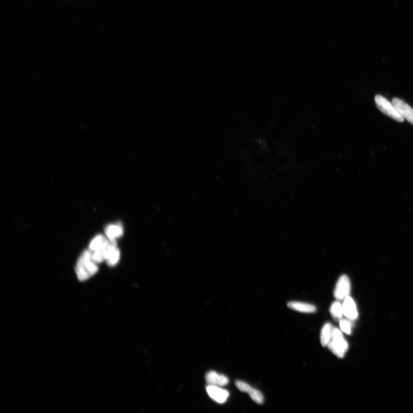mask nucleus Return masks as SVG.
Wrapping results in <instances>:
<instances>
[{
    "label": "nucleus",
    "instance_id": "nucleus-1",
    "mask_svg": "<svg viewBox=\"0 0 413 413\" xmlns=\"http://www.w3.org/2000/svg\"><path fill=\"white\" fill-rule=\"evenodd\" d=\"M98 271V264L92 259V252L87 250L79 258L75 267V272L79 281H85Z\"/></svg>",
    "mask_w": 413,
    "mask_h": 413
},
{
    "label": "nucleus",
    "instance_id": "nucleus-2",
    "mask_svg": "<svg viewBox=\"0 0 413 413\" xmlns=\"http://www.w3.org/2000/svg\"><path fill=\"white\" fill-rule=\"evenodd\" d=\"M328 346L329 350L338 358H343L346 354L348 348V343L339 329H333L332 339Z\"/></svg>",
    "mask_w": 413,
    "mask_h": 413
},
{
    "label": "nucleus",
    "instance_id": "nucleus-3",
    "mask_svg": "<svg viewBox=\"0 0 413 413\" xmlns=\"http://www.w3.org/2000/svg\"><path fill=\"white\" fill-rule=\"evenodd\" d=\"M375 102H376L378 109L385 115L394 120L398 121V122H403L404 120L398 111L395 106L386 98L380 96V95H377L375 97Z\"/></svg>",
    "mask_w": 413,
    "mask_h": 413
},
{
    "label": "nucleus",
    "instance_id": "nucleus-4",
    "mask_svg": "<svg viewBox=\"0 0 413 413\" xmlns=\"http://www.w3.org/2000/svg\"><path fill=\"white\" fill-rule=\"evenodd\" d=\"M351 290L350 279L346 275L341 276L336 283L334 296L338 300H343L349 296Z\"/></svg>",
    "mask_w": 413,
    "mask_h": 413
},
{
    "label": "nucleus",
    "instance_id": "nucleus-5",
    "mask_svg": "<svg viewBox=\"0 0 413 413\" xmlns=\"http://www.w3.org/2000/svg\"><path fill=\"white\" fill-rule=\"evenodd\" d=\"M237 388L242 392L249 394L252 400L258 404H263L264 401V397L263 394L259 390L251 387L247 383L237 381L236 382Z\"/></svg>",
    "mask_w": 413,
    "mask_h": 413
},
{
    "label": "nucleus",
    "instance_id": "nucleus-6",
    "mask_svg": "<svg viewBox=\"0 0 413 413\" xmlns=\"http://www.w3.org/2000/svg\"><path fill=\"white\" fill-rule=\"evenodd\" d=\"M392 103L395 106L404 120H406L413 126V109L398 98H393Z\"/></svg>",
    "mask_w": 413,
    "mask_h": 413
},
{
    "label": "nucleus",
    "instance_id": "nucleus-7",
    "mask_svg": "<svg viewBox=\"0 0 413 413\" xmlns=\"http://www.w3.org/2000/svg\"><path fill=\"white\" fill-rule=\"evenodd\" d=\"M206 390L208 396L219 404L225 403L229 397V393L227 390L221 389L217 386H208Z\"/></svg>",
    "mask_w": 413,
    "mask_h": 413
},
{
    "label": "nucleus",
    "instance_id": "nucleus-8",
    "mask_svg": "<svg viewBox=\"0 0 413 413\" xmlns=\"http://www.w3.org/2000/svg\"><path fill=\"white\" fill-rule=\"evenodd\" d=\"M342 306L343 314L345 316L351 320L357 319L358 311L353 299L350 296H348L344 299Z\"/></svg>",
    "mask_w": 413,
    "mask_h": 413
},
{
    "label": "nucleus",
    "instance_id": "nucleus-9",
    "mask_svg": "<svg viewBox=\"0 0 413 413\" xmlns=\"http://www.w3.org/2000/svg\"><path fill=\"white\" fill-rule=\"evenodd\" d=\"M206 379L209 385L222 386L227 385L229 382L228 378L223 375L218 374L215 371H210L208 373Z\"/></svg>",
    "mask_w": 413,
    "mask_h": 413
},
{
    "label": "nucleus",
    "instance_id": "nucleus-10",
    "mask_svg": "<svg viewBox=\"0 0 413 413\" xmlns=\"http://www.w3.org/2000/svg\"><path fill=\"white\" fill-rule=\"evenodd\" d=\"M120 257V252L117 248L116 240L112 241L111 248L109 250L106 261H107L109 266H115L119 263Z\"/></svg>",
    "mask_w": 413,
    "mask_h": 413
},
{
    "label": "nucleus",
    "instance_id": "nucleus-11",
    "mask_svg": "<svg viewBox=\"0 0 413 413\" xmlns=\"http://www.w3.org/2000/svg\"><path fill=\"white\" fill-rule=\"evenodd\" d=\"M287 306L290 309L295 310V311L302 313H314L316 311L315 306L304 302L298 301L289 302L287 303Z\"/></svg>",
    "mask_w": 413,
    "mask_h": 413
},
{
    "label": "nucleus",
    "instance_id": "nucleus-12",
    "mask_svg": "<svg viewBox=\"0 0 413 413\" xmlns=\"http://www.w3.org/2000/svg\"><path fill=\"white\" fill-rule=\"evenodd\" d=\"M124 229L122 225H110L106 227L105 234L109 240L115 241L123 236Z\"/></svg>",
    "mask_w": 413,
    "mask_h": 413
},
{
    "label": "nucleus",
    "instance_id": "nucleus-13",
    "mask_svg": "<svg viewBox=\"0 0 413 413\" xmlns=\"http://www.w3.org/2000/svg\"><path fill=\"white\" fill-rule=\"evenodd\" d=\"M109 241V239L103 235H98L90 242L89 250L92 252L96 251L107 245Z\"/></svg>",
    "mask_w": 413,
    "mask_h": 413
},
{
    "label": "nucleus",
    "instance_id": "nucleus-14",
    "mask_svg": "<svg viewBox=\"0 0 413 413\" xmlns=\"http://www.w3.org/2000/svg\"><path fill=\"white\" fill-rule=\"evenodd\" d=\"M333 328L330 323L325 324L321 330L320 340L322 346L326 347L332 339Z\"/></svg>",
    "mask_w": 413,
    "mask_h": 413
},
{
    "label": "nucleus",
    "instance_id": "nucleus-15",
    "mask_svg": "<svg viewBox=\"0 0 413 413\" xmlns=\"http://www.w3.org/2000/svg\"><path fill=\"white\" fill-rule=\"evenodd\" d=\"M330 313L335 320H339L342 319L343 310V306L340 302L336 301L333 303L331 307Z\"/></svg>",
    "mask_w": 413,
    "mask_h": 413
},
{
    "label": "nucleus",
    "instance_id": "nucleus-16",
    "mask_svg": "<svg viewBox=\"0 0 413 413\" xmlns=\"http://www.w3.org/2000/svg\"><path fill=\"white\" fill-rule=\"evenodd\" d=\"M340 321V327L342 331L347 334H351V324L350 322L347 320H342Z\"/></svg>",
    "mask_w": 413,
    "mask_h": 413
}]
</instances>
